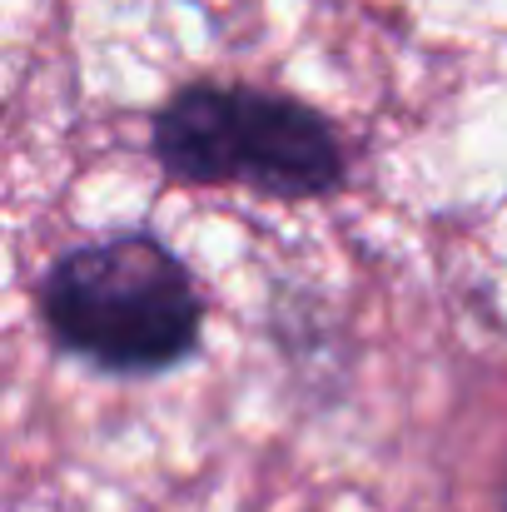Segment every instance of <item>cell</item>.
<instances>
[{
  "label": "cell",
  "mask_w": 507,
  "mask_h": 512,
  "mask_svg": "<svg viewBox=\"0 0 507 512\" xmlns=\"http://www.w3.org/2000/svg\"><path fill=\"white\" fill-rule=\"evenodd\" d=\"M40 319L65 353L110 373H155L194 353L199 289L150 234L65 249L40 279Z\"/></svg>",
  "instance_id": "obj_1"
},
{
  "label": "cell",
  "mask_w": 507,
  "mask_h": 512,
  "mask_svg": "<svg viewBox=\"0 0 507 512\" xmlns=\"http://www.w3.org/2000/svg\"><path fill=\"white\" fill-rule=\"evenodd\" d=\"M155 155L174 179L249 184L274 199H319L343 184L334 125L249 85H184L155 115Z\"/></svg>",
  "instance_id": "obj_2"
}]
</instances>
